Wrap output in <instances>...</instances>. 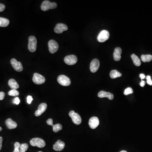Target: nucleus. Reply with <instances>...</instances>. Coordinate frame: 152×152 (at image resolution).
<instances>
[{"instance_id": "obj_1", "label": "nucleus", "mask_w": 152, "mask_h": 152, "mask_svg": "<svg viewBox=\"0 0 152 152\" xmlns=\"http://www.w3.org/2000/svg\"><path fill=\"white\" fill-rule=\"evenodd\" d=\"M57 7V4L55 2L52 3L49 1H45L41 4V9L43 11H46L49 9H55Z\"/></svg>"}, {"instance_id": "obj_25", "label": "nucleus", "mask_w": 152, "mask_h": 152, "mask_svg": "<svg viewBox=\"0 0 152 152\" xmlns=\"http://www.w3.org/2000/svg\"><path fill=\"white\" fill-rule=\"evenodd\" d=\"M28 148V145L27 143H24L21 144L20 147L19 149L20 152H26Z\"/></svg>"}, {"instance_id": "obj_28", "label": "nucleus", "mask_w": 152, "mask_h": 152, "mask_svg": "<svg viewBox=\"0 0 152 152\" xmlns=\"http://www.w3.org/2000/svg\"><path fill=\"white\" fill-rule=\"evenodd\" d=\"M133 93V90L132 88L129 87L125 89V90L124 91V94L125 95H128V94H130Z\"/></svg>"}, {"instance_id": "obj_19", "label": "nucleus", "mask_w": 152, "mask_h": 152, "mask_svg": "<svg viewBox=\"0 0 152 152\" xmlns=\"http://www.w3.org/2000/svg\"><path fill=\"white\" fill-rule=\"evenodd\" d=\"M6 123L8 128L10 129H14L17 128V125L15 122L12 119L9 118L7 119Z\"/></svg>"}, {"instance_id": "obj_22", "label": "nucleus", "mask_w": 152, "mask_h": 152, "mask_svg": "<svg viewBox=\"0 0 152 152\" xmlns=\"http://www.w3.org/2000/svg\"><path fill=\"white\" fill-rule=\"evenodd\" d=\"M110 76L112 79H115L121 77L122 74L117 70H113L110 72Z\"/></svg>"}, {"instance_id": "obj_12", "label": "nucleus", "mask_w": 152, "mask_h": 152, "mask_svg": "<svg viewBox=\"0 0 152 152\" xmlns=\"http://www.w3.org/2000/svg\"><path fill=\"white\" fill-rule=\"evenodd\" d=\"M47 123L48 125H52L53 127V131L54 132L57 133L60 131L63 128L62 125L58 123L56 125H54L53 124V119L51 118L48 119L47 121Z\"/></svg>"}, {"instance_id": "obj_29", "label": "nucleus", "mask_w": 152, "mask_h": 152, "mask_svg": "<svg viewBox=\"0 0 152 152\" xmlns=\"http://www.w3.org/2000/svg\"><path fill=\"white\" fill-rule=\"evenodd\" d=\"M20 102V99L18 97H17L13 99V102L14 104H15L16 105H18L19 104V103Z\"/></svg>"}, {"instance_id": "obj_5", "label": "nucleus", "mask_w": 152, "mask_h": 152, "mask_svg": "<svg viewBox=\"0 0 152 152\" xmlns=\"http://www.w3.org/2000/svg\"><path fill=\"white\" fill-rule=\"evenodd\" d=\"M58 81L60 84L63 86L70 85L71 83L70 79L64 75L59 76L58 78Z\"/></svg>"}, {"instance_id": "obj_35", "label": "nucleus", "mask_w": 152, "mask_h": 152, "mask_svg": "<svg viewBox=\"0 0 152 152\" xmlns=\"http://www.w3.org/2000/svg\"><path fill=\"white\" fill-rule=\"evenodd\" d=\"M139 77L142 79H144V78H145V76L143 74H141L139 75Z\"/></svg>"}, {"instance_id": "obj_3", "label": "nucleus", "mask_w": 152, "mask_h": 152, "mask_svg": "<svg viewBox=\"0 0 152 152\" xmlns=\"http://www.w3.org/2000/svg\"><path fill=\"white\" fill-rule=\"evenodd\" d=\"M31 145L39 148H42L46 145V143L43 139L40 138H34L31 139L30 141Z\"/></svg>"}, {"instance_id": "obj_24", "label": "nucleus", "mask_w": 152, "mask_h": 152, "mask_svg": "<svg viewBox=\"0 0 152 152\" xmlns=\"http://www.w3.org/2000/svg\"><path fill=\"white\" fill-rule=\"evenodd\" d=\"M141 59L143 62H149L152 60V56L150 55H143L141 56Z\"/></svg>"}, {"instance_id": "obj_11", "label": "nucleus", "mask_w": 152, "mask_h": 152, "mask_svg": "<svg viewBox=\"0 0 152 152\" xmlns=\"http://www.w3.org/2000/svg\"><path fill=\"white\" fill-rule=\"evenodd\" d=\"M68 27L66 25L63 23H58L54 28V31L57 33H61L63 31H67Z\"/></svg>"}, {"instance_id": "obj_23", "label": "nucleus", "mask_w": 152, "mask_h": 152, "mask_svg": "<svg viewBox=\"0 0 152 152\" xmlns=\"http://www.w3.org/2000/svg\"><path fill=\"white\" fill-rule=\"evenodd\" d=\"M9 24V20L7 18L0 17V27H6Z\"/></svg>"}, {"instance_id": "obj_10", "label": "nucleus", "mask_w": 152, "mask_h": 152, "mask_svg": "<svg viewBox=\"0 0 152 152\" xmlns=\"http://www.w3.org/2000/svg\"><path fill=\"white\" fill-rule=\"evenodd\" d=\"M11 63L13 68L17 72H21L23 70V67L22 63L20 62L17 61L16 59L14 58L11 59Z\"/></svg>"}, {"instance_id": "obj_21", "label": "nucleus", "mask_w": 152, "mask_h": 152, "mask_svg": "<svg viewBox=\"0 0 152 152\" xmlns=\"http://www.w3.org/2000/svg\"><path fill=\"white\" fill-rule=\"evenodd\" d=\"M132 59L133 60L134 65L137 67H139L141 64V62L139 58H138L137 56L135 55V54H133L131 55Z\"/></svg>"}, {"instance_id": "obj_18", "label": "nucleus", "mask_w": 152, "mask_h": 152, "mask_svg": "<svg viewBox=\"0 0 152 152\" xmlns=\"http://www.w3.org/2000/svg\"><path fill=\"white\" fill-rule=\"evenodd\" d=\"M122 49L120 47H116L115 49L114 54H113V58L114 60L117 61L120 60L121 58V55L122 54Z\"/></svg>"}, {"instance_id": "obj_27", "label": "nucleus", "mask_w": 152, "mask_h": 152, "mask_svg": "<svg viewBox=\"0 0 152 152\" xmlns=\"http://www.w3.org/2000/svg\"><path fill=\"white\" fill-rule=\"evenodd\" d=\"M14 149L13 152H20L19 149L20 147L21 144L18 142H16L14 143Z\"/></svg>"}, {"instance_id": "obj_14", "label": "nucleus", "mask_w": 152, "mask_h": 152, "mask_svg": "<svg viewBox=\"0 0 152 152\" xmlns=\"http://www.w3.org/2000/svg\"><path fill=\"white\" fill-rule=\"evenodd\" d=\"M47 105L46 103H43L38 106V109L35 113V115L36 117L39 116L43 113L47 109Z\"/></svg>"}, {"instance_id": "obj_6", "label": "nucleus", "mask_w": 152, "mask_h": 152, "mask_svg": "<svg viewBox=\"0 0 152 152\" xmlns=\"http://www.w3.org/2000/svg\"><path fill=\"white\" fill-rule=\"evenodd\" d=\"M48 47L50 53L54 54L58 50L59 45L56 41L54 40H50L48 42Z\"/></svg>"}, {"instance_id": "obj_15", "label": "nucleus", "mask_w": 152, "mask_h": 152, "mask_svg": "<svg viewBox=\"0 0 152 152\" xmlns=\"http://www.w3.org/2000/svg\"><path fill=\"white\" fill-rule=\"evenodd\" d=\"M99 121L98 118L96 117H93L89 121V125L91 128L95 129L99 125Z\"/></svg>"}, {"instance_id": "obj_9", "label": "nucleus", "mask_w": 152, "mask_h": 152, "mask_svg": "<svg viewBox=\"0 0 152 152\" xmlns=\"http://www.w3.org/2000/svg\"><path fill=\"white\" fill-rule=\"evenodd\" d=\"M77 58L75 55H67L64 58V62L68 65H73L75 64L77 62Z\"/></svg>"}, {"instance_id": "obj_38", "label": "nucleus", "mask_w": 152, "mask_h": 152, "mask_svg": "<svg viewBox=\"0 0 152 152\" xmlns=\"http://www.w3.org/2000/svg\"><path fill=\"white\" fill-rule=\"evenodd\" d=\"M120 152H127L126 151L122 150V151H120Z\"/></svg>"}, {"instance_id": "obj_16", "label": "nucleus", "mask_w": 152, "mask_h": 152, "mask_svg": "<svg viewBox=\"0 0 152 152\" xmlns=\"http://www.w3.org/2000/svg\"><path fill=\"white\" fill-rule=\"evenodd\" d=\"M65 144L64 142L60 140H58L57 142L54 144L53 148L55 150L57 151H60L64 149Z\"/></svg>"}, {"instance_id": "obj_13", "label": "nucleus", "mask_w": 152, "mask_h": 152, "mask_svg": "<svg viewBox=\"0 0 152 152\" xmlns=\"http://www.w3.org/2000/svg\"><path fill=\"white\" fill-rule=\"evenodd\" d=\"M100 62L98 59H93L90 64V70L92 73H95L98 70Z\"/></svg>"}, {"instance_id": "obj_31", "label": "nucleus", "mask_w": 152, "mask_h": 152, "mask_svg": "<svg viewBox=\"0 0 152 152\" xmlns=\"http://www.w3.org/2000/svg\"><path fill=\"white\" fill-rule=\"evenodd\" d=\"M5 94L4 92H0V100H3L4 99Z\"/></svg>"}, {"instance_id": "obj_34", "label": "nucleus", "mask_w": 152, "mask_h": 152, "mask_svg": "<svg viewBox=\"0 0 152 152\" xmlns=\"http://www.w3.org/2000/svg\"><path fill=\"white\" fill-rule=\"evenodd\" d=\"M145 84V82H144V81L142 80L140 83V85L141 87H144Z\"/></svg>"}, {"instance_id": "obj_20", "label": "nucleus", "mask_w": 152, "mask_h": 152, "mask_svg": "<svg viewBox=\"0 0 152 152\" xmlns=\"http://www.w3.org/2000/svg\"><path fill=\"white\" fill-rule=\"evenodd\" d=\"M8 84L9 87L13 90H17L19 88V85L16 81L15 80L13 79H9L8 82Z\"/></svg>"}, {"instance_id": "obj_2", "label": "nucleus", "mask_w": 152, "mask_h": 152, "mask_svg": "<svg viewBox=\"0 0 152 152\" xmlns=\"http://www.w3.org/2000/svg\"><path fill=\"white\" fill-rule=\"evenodd\" d=\"M37 48V39L34 36H30L28 39V50L33 53L36 51Z\"/></svg>"}, {"instance_id": "obj_39", "label": "nucleus", "mask_w": 152, "mask_h": 152, "mask_svg": "<svg viewBox=\"0 0 152 152\" xmlns=\"http://www.w3.org/2000/svg\"><path fill=\"white\" fill-rule=\"evenodd\" d=\"M2 128L0 126V132H1V131H2Z\"/></svg>"}, {"instance_id": "obj_40", "label": "nucleus", "mask_w": 152, "mask_h": 152, "mask_svg": "<svg viewBox=\"0 0 152 152\" xmlns=\"http://www.w3.org/2000/svg\"><path fill=\"white\" fill-rule=\"evenodd\" d=\"M41 152V151H39V152Z\"/></svg>"}, {"instance_id": "obj_36", "label": "nucleus", "mask_w": 152, "mask_h": 152, "mask_svg": "<svg viewBox=\"0 0 152 152\" xmlns=\"http://www.w3.org/2000/svg\"><path fill=\"white\" fill-rule=\"evenodd\" d=\"M147 82L148 84H149L150 85H152V81L151 79L147 80Z\"/></svg>"}, {"instance_id": "obj_37", "label": "nucleus", "mask_w": 152, "mask_h": 152, "mask_svg": "<svg viewBox=\"0 0 152 152\" xmlns=\"http://www.w3.org/2000/svg\"><path fill=\"white\" fill-rule=\"evenodd\" d=\"M146 79H147V80H149V79H151V77L150 76H147V77H146Z\"/></svg>"}, {"instance_id": "obj_26", "label": "nucleus", "mask_w": 152, "mask_h": 152, "mask_svg": "<svg viewBox=\"0 0 152 152\" xmlns=\"http://www.w3.org/2000/svg\"><path fill=\"white\" fill-rule=\"evenodd\" d=\"M8 94L9 96H17L19 95V93L17 90L12 89L9 91L8 93Z\"/></svg>"}, {"instance_id": "obj_17", "label": "nucleus", "mask_w": 152, "mask_h": 152, "mask_svg": "<svg viewBox=\"0 0 152 152\" xmlns=\"http://www.w3.org/2000/svg\"><path fill=\"white\" fill-rule=\"evenodd\" d=\"M98 97L100 98H107L110 100L113 99L114 98V95L112 93H110V92H106L105 91H101L98 93Z\"/></svg>"}, {"instance_id": "obj_4", "label": "nucleus", "mask_w": 152, "mask_h": 152, "mask_svg": "<svg viewBox=\"0 0 152 152\" xmlns=\"http://www.w3.org/2000/svg\"><path fill=\"white\" fill-rule=\"evenodd\" d=\"M69 116L72 119V121L76 125H79L82 123V118L77 113H76L74 111H71L69 112Z\"/></svg>"}, {"instance_id": "obj_30", "label": "nucleus", "mask_w": 152, "mask_h": 152, "mask_svg": "<svg viewBox=\"0 0 152 152\" xmlns=\"http://www.w3.org/2000/svg\"><path fill=\"white\" fill-rule=\"evenodd\" d=\"M33 100V98H32V96H28L27 97V102L28 104H31Z\"/></svg>"}, {"instance_id": "obj_8", "label": "nucleus", "mask_w": 152, "mask_h": 152, "mask_svg": "<svg viewBox=\"0 0 152 152\" xmlns=\"http://www.w3.org/2000/svg\"><path fill=\"white\" fill-rule=\"evenodd\" d=\"M32 79L33 82L36 84H42L45 82V77L37 73H35L33 74Z\"/></svg>"}, {"instance_id": "obj_32", "label": "nucleus", "mask_w": 152, "mask_h": 152, "mask_svg": "<svg viewBox=\"0 0 152 152\" xmlns=\"http://www.w3.org/2000/svg\"><path fill=\"white\" fill-rule=\"evenodd\" d=\"M5 9V6L4 4H0V12H2Z\"/></svg>"}, {"instance_id": "obj_7", "label": "nucleus", "mask_w": 152, "mask_h": 152, "mask_svg": "<svg viewBox=\"0 0 152 152\" xmlns=\"http://www.w3.org/2000/svg\"><path fill=\"white\" fill-rule=\"evenodd\" d=\"M110 37V33L106 30H103L101 31L98 36V41L101 43L105 42Z\"/></svg>"}, {"instance_id": "obj_33", "label": "nucleus", "mask_w": 152, "mask_h": 152, "mask_svg": "<svg viewBox=\"0 0 152 152\" xmlns=\"http://www.w3.org/2000/svg\"><path fill=\"white\" fill-rule=\"evenodd\" d=\"M2 142H3V138L2 137H0V151L2 149Z\"/></svg>"}]
</instances>
